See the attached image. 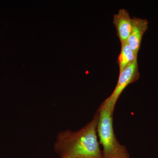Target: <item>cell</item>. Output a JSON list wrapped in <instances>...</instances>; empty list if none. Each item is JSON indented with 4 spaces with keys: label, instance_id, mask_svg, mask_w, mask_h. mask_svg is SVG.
Wrapping results in <instances>:
<instances>
[{
    "label": "cell",
    "instance_id": "1",
    "mask_svg": "<svg viewBox=\"0 0 158 158\" xmlns=\"http://www.w3.org/2000/svg\"><path fill=\"white\" fill-rule=\"evenodd\" d=\"M98 112L84 127L59 132L54 149L60 158H102L97 135Z\"/></svg>",
    "mask_w": 158,
    "mask_h": 158
},
{
    "label": "cell",
    "instance_id": "2",
    "mask_svg": "<svg viewBox=\"0 0 158 158\" xmlns=\"http://www.w3.org/2000/svg\"><path fill=\"white\" fill-rule=\"evenodd\" d=\"M97 135L101 144L102 158H130L129 152L124 145L118 142L113 128L114 111L103 102L98 108Z\"/></svg>",
    "mask_w": 158,
    "mask_h": 158
},
{
    "label": "cell",
    "instance_id": "3",
    "mask_svg": "<svg viewBox=\"0 0 158 158\" xmlns=\"http://www.w3.org/2000/svg\"><path fill=\"white\" fill-rule=\"evenodd\" d=\"M140 73L138 70V59H137L119 73L115 89L111 95L103 102L114 111L117 100L123 91L128 85L138 81Z\"/></svg>",
    "mask_w": 158,
    "mask_h": 158
},
{
    "label": "cell",
    "instance_id": "4",
    "mask_svg": "<svg viewBox=\"0 0 158 158\" xmlns=\"http://www.w3.org/2000/svg\"><path fill=\"white\" fill-rule=\"evenodd\" d=\"M113 23L121 43L127 41L131 31L133 23L132 18L127 10L119 9L118 13L113 15Z\"/></svg>",
    "mask_w": 158,
    "mask_h": 158
},
{
    "label": "cell",
    "instance_id": "5",
    "mask_svg": "<svg viewBox=\"0 0 158 158\" xmlns=\"http://www.w3.org/2000/svg\"><path fill=\"white\" fill-rule=\"evenodd\" d=\"M132 20V28L127 41L134 53L138 56L143 35L148 29V22L147 19L138 17H133Z\"/></svg>",
    "mask_w": 158,
    "mask_h": 158
},
{
    "label": "cell",
    "instance_id": "6",
    "mask_svg": "<svg viewBox=\"0 0 158 158\" xmlns=\"http://www.w3.org/2000/svg\"><path fill=\"white\" fill-rule=\"evenodd\" d=\"M137 59L138 56L134 53L127 41L122 43L121 52L117 61L119 66V73Z\"/></svg>",
    "mask_w": 158,
    "mask_h": 158
}]
</instances>
